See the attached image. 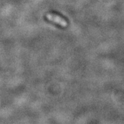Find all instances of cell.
I'll return each instance as SVG.
<instances>
[{"label": "cell", "instance_id": "6da1fadb", "mask_svg": "<svg viewBox=\"0 0 124 124\" xmlns=\"http://www.w3.org/2000/svg\"><path fill=\"white\" fill-rule=\"evenodd\" d=\"M46 17H47V19L49 20L52 21V22H54V23H56V24H59V25H60L62 27L68 26V22H66L64 19L59 17V16L49 13V14L47 15Z\"/></svg>", "mask_w": 124, "mask_h": 124}]
</instances>
